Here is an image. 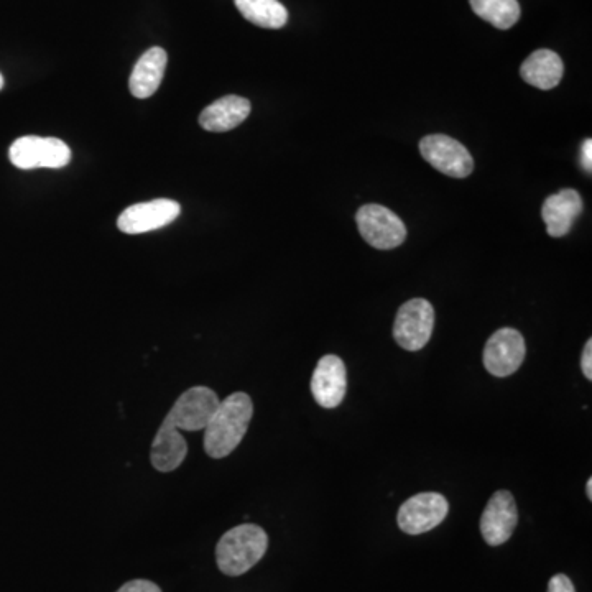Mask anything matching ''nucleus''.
I'll list each match as a JSON object with an SVG mask.
<instances>
[{
    "label": "nucleus",
    "mask_w": 592,
    "mask_h": 592,
    "mask_svg": "<svg viewBox=\"0 0 592 592\" xmlns=\"http://www.w3.org/2000/svg\"><path fill=\"white\" fill-rule=\"evenodd\" d=\"M254 415V403L249 395L236 392L219 402L208 425L204 428V449L208 456L222 459L241 444Z\"/></svg>",
    "instance_id": "1"
},
{
    "label": "nucleus",
    "mask_w": 592,
    "mask_h": 592,
    "mask_svg": "<svg viewBox=\"0 0 592 592\" xmlns=\"http://www.w3.org/2000/svg\"><path fill=\"white\" fill-rule=\"evenodd\" d=\"M269 548V537L259 525H239L222 535L216 548L219 569L227 576H241L254 568Z\"/></svg>",
    "instance_id": "2"
},
{
    "label": "nucleus",
    "mask_w": 592,
    "mask_h": 592,
    "mask_svg": "<svg viewBox=\"0 0 592 592\" xmlns=\"http://www.w3.org/2000/svg\"><path fill=\"white\" fill-rule=\"evenodd\" d=\"M362 239L379 250H392L407 239V227L392 209L380 204H366L356 214Z\"/></svg>",
    "instance_id": "3"
},
{
    "label": "nucleus",
    "mask_w": 592,
    "mask_h": 592,
    "mask_svg": "<svg viewBox=\"0 0 592 592\" xmlns=\"http://www.w3.org/2000/svg\"><path fill=\"white\" fill-rule=\"evenodd\" d=\"M9 158L20 170L63 168L71 162V148L55 137H20L10 145Z\"/></svg>",
    "instance_id": "4"
},
{
    "label": "nucleus",
    "mask_w": 592,
    "mask_h": 592,
    "mask_svg": "<svg viewBox=\"0 0 592 592\" xmlns=\"http://www.w3.org/2000/svg\"><path fill=\"white\" fill-rule=\"evenodd\" d=\"M435 328V310L430 301L413 298L400 306L394 324V338L405 351H420Z\"/></svg>",
    "instance_id": "5"
},
{
    "label": "nucleus",
    "mask_w": 592,
    "mask_h": 592,
    "mask_svg": "<svg viewBox=\"0 0 592 592\" xmlns=\"http://www.w3.org/2000/svg\"><path fill=\"white\" fill-rule=\"evenodd\" d=\"M218 395L208 387H193L186 390L173 405L162 426L173 430L201 431L218 408Z\"/></svg>",
    "instance_id": "6"
},
{
    "label": "nucleus",
    "mask_w": 592,
    "mask_h": 592,
    "mask_svg": "<svg viewBox=\"0 0 592 592\" xmlns=\"http://www.w3.org/2000/svg\"><path fill=\"white\" fill-rule=\"evenodd\" d=\"M420 153L431 167L451 178H468L474 170L468 148L448 135H428L421 139Z\"/></svg>",
    "instance_id": "7"
},
{
    "label": "nucleus",
    "mask_w": 592,
    "mask_h": 592,
    "mask_svg": "<svg viewBox=\"0 0 592 592\" xmlns=\"http://www.w3.org/2000/svg\"><path fill=\"white\" fill-rule=\"evenodd\" d=\"M448 500L436 492H423L408 499L398 510V527L408 535H421L438 527L448 515Z\"/></svg>",
    "instance_id": "8"
},
{
    "label": "nucleus",
    "mask_w": 592,
    "mask_h": 592,
    "mask_svg": "<svg viewBox=\"0 0 592 592\" xmlns=\"http://www.w3.org/2000/svg\"><path fill=\"white\" fill-rule=\"evenodd\" d=\"M525 352V341L517 329H499L487 341L484 366L494 377H509L522 366Z\"/></svg>",
    "instance_id": "9"
},
{
    "label": "nucleus",
    "mask_w": 592,
    "mask_h": 592,
    "mask_svg": "<svg viewBox=\"0 0 592 592\" xmlns=\"http://www.w3.org/2000/svg\"><path fill=\"white\" fill-rule=\"evenodd\" d=\"M180 213V204L173 199H153L125 209L117 219V227L125 234H144L172 224Z\"/></svg>",
    "instance_id": "10"
},
{
    "label": "nucleus",
    "mask_w": 592,
    "mask_h": 592,
    "mask_svg": "<svg viewBox=\"0 0 592 592\" xmlns=\"http://www.w3.org/2000/svg\"><path fill=\"white\" fill-rule=\"evenodd\" d=\"M518 523L517 505L509 491L492 495L481 517V533L487 545L499 546L507 543Z\"/></svg>",
    "instance_id": "11"
},
{
    "label": "nucleus",
    "mask_w": 592,
    "mask_h": 592,
    "mask_svg": "<svg viewBox=\"0 0 592 592\" xmlns=\"http://www.w3.org/2000/svg\"><path fill=\"white\" fill-rule=\"evenodd\" d=\"M347 390V372L343 359L323 356L311 377V392L318 405L336 408L343 403Z\"/></svg>",
    "instance_id": "12"
},
{
    "label": "nucleus",
    "mask_w": 592,
    "mask_h": 592,
    "mask_svg": "<svg viewBox=\"0 0 592 592\" xmlns=\"http://www.w3.org/2000/svg\"><path fill=\"white\" fill-rule=\"evenodd\" d=\"M583 198L578 191L566 188L556 195L545 199L542 208V218L546 224V231L551 237H565L579 214L583 213Z\"/></svg>",
    "instance_id": "13"
},
{
    "label": "nucleus",
    "mask_w": 592,
    "mask_h": 592,
    "mask_svg": "<svg viewBox=\"0 0 592 592\" xmlns=\"http://www.w3.org/2000/svg\"><path fill=\"white\" fill-rule=\"evenodd\" d=\"M167 61V51L160 47L150 48L140 56L129 79L130 93L134 98H152L153 94L157 93L163 81Z\"/></svg>",
    "instance_id": "14"
},
{
    "label": "nucleus",
    "mask_w": 592,
    "mask_h": 592,
    "mask_svg": "<svg viewBox=\"0 0 592 592\" xmlns=\"http://www.w3.org/2000/svg\"><path fill=\"white\" fill-rule=\"evenodd\" d=\"M250 109L252 106L249 99L241 96H224L201 112L199 125L208 132H227L246 121Z\"/></svg>",
    "instance_id": "15"
},
{
    "label": "nucleus",
    "mask_w": 592,
    "mask_h": 592,
    "mask_svg": "<svg viewBox=\"0 0 592 592\" xmlns=\"http://www.w3.org/2000/svg\"><path fill=\"white\" fill-rule=\"evenodd\" d=\"M563 73H565L563 60L558 53L551 50L533 51L520 66V76L523 81L542 91L556 88L563 79Z\"/></svg>",
    "instance_id": "16"
},
{
    "label": "nucleus",
    "mask_w": 592,
    "mask_h": 592,
    "mask_svg": "<svg viewBox=\"0 0 592 592\" xmlns=\"http://www.w3.org/2000/svg\"><path fill=\"white\" fill-rule=\"evenodd\" d=\"M188 454V444L178 430L160 426L157 436L152 443L153 468L160 472H172L180 468Z\"/></svg>",
    "instance_id": "17"
},
{
    "label": "nucleus",
    "mask_w": 592,
    "mask_h": 592,
    "mask_svg": "<svg viewBox=\"0 0 592 592\" xmlns=\"http://www.w3.org/2000/svg\"><path fill=\"white\" fill-rule=\"evenodd\" d=\"M244 19L257 27L277 30L287 25L288 12L278 0H234Z\"/></svg>",
    "instance_id": "18"
},
{
    "label": "nucleus",
    "mask_w": 592,
    "mask_h": 592,
    "mask_svg": "<svg viewBox=\"0 0 592 592\" xmlns=\"http://www.w3.org/2000/svg\"><path fill=\"white\" fill-rule=\"evenodd\" d=\"M477 17L499 30H509L520 20L522 10L517 0H469Z\"/></svg>",
    "instance_id": "19"
},
{
    "label": "nucleus",
    "mask_w": 592,
    "mask_h": 592,
    "mask_svg": "<svg viewBox=\"0 0 592 592\" xmlns=\"http://www.w3.org/2000/svg\"><path fill=\"white\" fill-rule=\"evenodd\" d=\"M117 592H162L157 584L152 581H145V579H135L130 583L124 584Z\"/></svg>",
    "instance_id": "20"
},
{
    "label": "nucleus",
    "mask_w": 592,
    "mask_h": 592,
    "mask_svg": "<svg viewBox=\"0 0 592 592\" xmlns=\"http://www.w3.org/2000/svg\"><path fill=\"white\" fill-rule=\"evenodd\" d=\"M548 592H576L574 591L573 583L566 574H556L550 579L548 584Z\"/></svg>",
    "instance_id": "21"
},
{
    "label": "nucleus",
    "mask_w": 592,
    "mask_h": 592,
    "mask_svg": "<svg viewBox=\"0 0 592 592\" xmlns=\"http://www.w3.org/2000/svg\"><path fill=\"white\" fill-rule=\"evenodd\" d=\"M581 369H583L584 377L592 380V341L588 339V343L584 346L583 357H581Z\"/></svg>",
    "instance_id": "22"
},
{
    "label": "nucleus",
    "mask_w": 592,
    "mask_h": 592,
    "mask_svg": "<svg viewBox=\"0 0 592 592\" xmlns=\"http://www.w3.org/2000/svg\"><path fill=\"white\" fill-rule=\"evenodd\" d=\"M583 167L591 173L592 168V140H584L583 144Z\"/></svg>",
    "instance_id": "23"
},
{
    "label": "nucleus",
    "mask_w": 592,
    "mask_h": 592,
    "mask_svg": "<svg viewBox=\"0 0 592 592\" xmlns=\"http://www.w3.org/2000/svg\"><path fill=\"white\" fill-rule=\"evenodd\" d=\"M586 492H588V499L592 500V479L589 477L588 484H586Z\"/></svg>",
    "instance_id": "24"
},
{
    "label": "nucleus",
    "mask_w": 592,
    "mask_h": 592,
    "mask_svg": "<svg viewBox=\"0 0 592 592\" xmlns=\"http://www.w3.org/2000/svg\"><path fill=\"white\" fill-rule=\"evenodd\" d=\"M4 88V76L0 74V89Z\"/></svg>",
    "instance_id": "25"
}]
</instances>
